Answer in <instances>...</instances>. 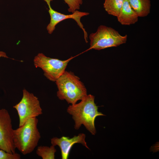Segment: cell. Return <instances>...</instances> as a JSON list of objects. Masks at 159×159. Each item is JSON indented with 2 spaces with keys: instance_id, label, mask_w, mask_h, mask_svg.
<instances>
[{
  "instance_id": "16",
  "label": "cell",
  "mask_w": 159,
  "mask_h": 159,
  "mask_svg": "<svg viewBox=\"0 0 159 159\" xmlns=\"http://www.w3.org/2000/svg\"><path fill=\"white\" fill-rule=\"evenodd\" d=\"M4 57L7 58L8 57L6 56V53L0 51V57Z\"/></svg>"
},
{
  "instance_id": "2",
  "label": "cell",
  "mask_w": 159,
  "mask_h": 159,
  "mask_svg": "<svg viewBox=\"0 0 159 159\" xmlns=\"http://www.w3.org/2000/svg\"><path fill=\"white\" fill-rule=\"evenodd\" d=\"M57 96L71 105L76 103L87 95V90L79 78L73 72L65 71L55 81Z\"/></svg>"
},
{
  "instance_id": "10",
  "label": "cell",
  "mask_w": 159,
  "mask_h": 159,
  "mask_svg": "<svg viewBox=\"0 0 159 159\" xmlns=\"http://www.w3.org/2000/svg\"><path fill=\"white\" fill-rule=\"evenodd\" d=\"M138 17L130 6L128 0H124L120 12L117 17L118 21L122 25H129L137 22Z\"/></svg>"
},
{
  "instance_id": "6",
  "label": "cell",
  "mask_w": 159,
  "mask_h": 159,
  "mask_svg": "<svg viewBox=\"0 0 159 159\" xmlns=\"http://www.w3.org/2000/svg\"><path fill=\"white\" fill-rule=\"evenodd\" d=\"M62 60L46 56L39 53L34 58V64L36 68H41L44 76L49 80L55 82L65 71L69 61L73 58Z\"/></svg>"
},
{
  "instance_id": "11",
  "label": "cell",
  "mask_w": 159,
  "mask_h": 159,
  "mask_svg": "<svg viewBox=\"0 0 159 159\" xmlns=\"http://www.w3.org/2000/svg\"><path fill=\"white\" fill-rule=\"evenodd\" d=\"M129 4L138 17L147 16L150 13V0H128Z\"/></svg>"
},
{
  "instance_id": "7",
  "label": "cell",
  "mask_w": 159,
  "mask_h": 159,
  "mask_svg": "<svg viewBox=\"0 0 159 159\" xmlns=\"http://www.w3.org/2000/svg\"><path fill=\"white\" fill-rule=\"evenodd\" d=\"M11 119L8 111L0 109V149L10 153H15L13 138Z\"/></svg>"
},
{
  "instance_id": "9",
  "label": "cell",
  "mask_w": 159,
  "mask_h": 159,
  "mask_svg": "<svg viewBox=\"0 0 159 159\" xmlns=\"http://www.w3.org/2000/svg\"><path fill=\"white\" fill-rule=\"evenodd\" d=\"M85 135L80 133L77 136L75 135L72 138L62 136L60 138L54 137L51 140L52 145L58 146L61 152L62 158L67 159L71 149L73 145L77 143H81L88 149L87 143L85 140Z\"/></svg>"
},
{
  "instance_id": "13",
  "label": "cell",
  "mask_w": 159,
  "mask_h": 159,
  "mask_svg": "<svg viewBox=\"0 0 159 159\" xmlns=\"http://www.w3.org/2000/svg\"><path fill=\"white\" fill-rule=\"evenodd\" d=\"M56 150L55 146L52 145L50 147L45 146H38L36 153L43 159H54Z\"/></svg>"
},
{
  "instance_id": "12",
  "label": "cell",
  "mask_w": 159,
  "mask_h": 159,
  "mask_svg": "<svg viewBox=\"0 0 159 159\" xmlns=\"http://www.w3.org/2000/svg\"><path fill=\"white\" fill-rule=\"evenodd\" d=\"M124 0H105L104 8L109 14L116 16L119 15Z\"/></svg>"
},
{
  "instance_id": "5",
  "label": "cell",
  "mask_w": 159,
  "mask_h": 159,
  "mask_svg": "<svg viewBox=\"0 0 159 159\" xmlns=\"http://www.w3.org/2000/svg\"><path fill=\"white\" fill-rule=\"evenodd\" d=\"M13 107L17 111L19 117V127L23 125L29 120L37 117L42 113L38 97L25 89L23 90L21 100Z\"/></svg>"
},
{
  "instance_id": "3",
  "label": "cell",
  "mask_w": 159,
  "mask_h": 159,
  "mask_svg": "<svg viewBox=\"0 0 159 159\" xmlns=\"http://www.w3.org/2000/svg\"><path fill=\"white\" fill-rule=\"evenodd\" d=\"M38 121L37 117L31 118L13 130L14 146L24 155L32 152L38 145L41 137L37 127Z\"/></svg>"
},
{
  "instance_id": "1",
  "label": "cell",
  "mask_w": 159,
  "mask_h": 159,
  "mask_svg": "<svg viewBox=\"0 0 159 159\" xmlns=\"http://www.w3.org/2000/svg\"><path fill=\"white\" fill-rule=\"evenodd\" d=\"M81 100L78 103L70 105L67 111L72 116L76 130L79 129L83 125L92 135H95L96 132L95 124L96 118L105 115L98 111L93 95H87Z\"/></svg>"
},
{
  "instance_id": "8",
  "label": "cell",
  "mask_w": 159,
  "mask_h": 159,
  "mask_svg": "<svg viewBox=\"0 0 159 159\" xmlns=\"http://www.w3.org/2000/svg\"><path fill=\"white\" fill-rule=\"evenodd\" d=\"M44 0L47 2L48 6V11L50 16V23L47 27V30L49 34H51L53 32L55 29L56 25L61 21L67 19H72L76 22L77 25L83 30L85 40L86 43H87L88 34L80 21V19L82 17L89 15V13L80 11L77 10L72 14H65L56 11L52 8L50 3L51 1L53 0Z\"/></svg>"
},
{
  "instance_id": "14",
  "label": "cell",
  "mask_w": 159,
  "mask_h": 159,
  "mask_svg": "<svg viewBox=\"0 0 159 159\" xmlns=\"http://www.w3.org/2000/svg\"><path fill=\"white\" fill-rule=\"evenodd\" d=\"M68 5V11L73 13L76 10L79 9L82 3V0H64Z\"/></svg>"
},
{
  "instance_id": "15",
  "label": "cell",
  "mask_w": 159,
  "mask_h": 159,
  "mask_svg": "<svg viewBox=\"0 0 159 159\" xmlns=\"http://www.w3.org/2000/svg\"><path fill=\"white\" fill-rule=\"evenodd\" d=\"M21 158L20 155L15 153H10L0 149V159H20Z\"/></svg>"
},
{
  "instance_id": "4",
  "label": "cell",
  "mask_w": 159,
  "mask_h": 159,
  "mask_svg": "<svg viewBox=\"0 0 159 159\" xmlns=\"http://www.w3.org/2000/svg\"><path fill=\"white\" fill-rule=\"evenodd\" d=\"M127 36H122L114 29L105 25L99 26L94 33L89 36L90 40L89 49L100 50L107 48L116 47L125 43Z\"/></svg>"
}]
</instances>
